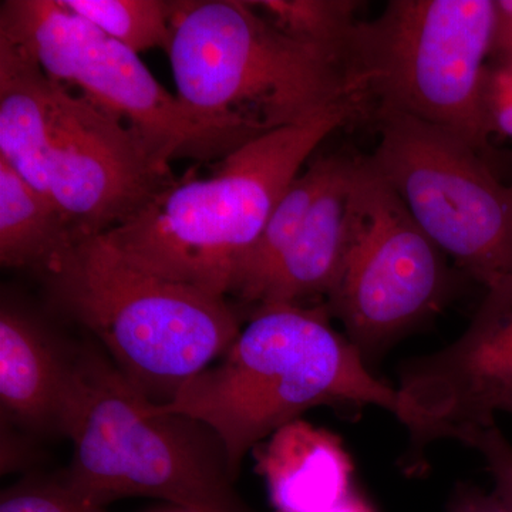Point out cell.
Masks as SVG:
<instances>
[{
  "label": "cell",
  "instance_id": "1",
  "mask_svg": "<svg viewBox=\"0 0 512 512\" xmlns=\"http://www.w3.org/2000/svg\"><path fill=\"white\" fill-rule=\"evenodd\" d=\"M0 157L80 238L119 227L175 181L127 123L2 37Z\"/></svg>",
  "mask_w": 512,
  "mask_h": 512
},
{
  "label": "cell",
  "instance_id": "28",
  "mask_svg": "<svg viewBox=\"0 0 512 512\" xmlns=\"http://www.w3.org/2000/svg\"><path fill=\"white\" fill-rule=\"evenodd\" d=\"M511 187H512V185H511Z\"/></svg>",
  "mask_w": 512,
  "mask_h": 512
},
{
  "label": "cell",
  "instance_id": "11",
  "mask_svg": "<svg viewBox=\"0 0 512 512\" xmlns=\"http://www.w3.org/2000/svg\"><path fill=\"white\" fill-rule=\"evenodd\" d=\"M397 419L409 433L404 468L419 473L433 441L461 440L495 423V404L512 394V276L487 289L463 335L400 370Z\"/></svg>",
  "mask_w": 512,
  "mask_h": 512
},
{
  "label": "cell",
  "instance_id": "9",
  "mask_svg": "<svg viewBox=\"0 0 512 512\" xmlns=\"http://www.w3.org/2000/svg\"><path fill=\"white\" fill-rule=\"evenodd\" d=\"M0 37L26 50L50 79L127 123L161 163L221 160L245 144L195 117L137 53L60 0H3Z\"/></svg>",
  "mask_w": 512,
  "mask_h": 512
},
{
  "label": "cell",
  "instance_id": "10",
  "mask_svg": "<svg viewBox=\"0 0 512 512\" xmlns=\"http://www.w3.org/2000/svg\"><path fill=\"white\" fill-rule=\"evenodd\" d=\"M356 184L355 247L325 306L369 365L440 311L456 288V275L369 156L357 154Z\"/></svg>",
  "mask_w": 512,
  "mask_h": 512
},
{
  "label": "cell",
  "instance_id": "6",
  "mask_svg": "<svg viewBox=\"0 0 512 512\" xmlns=\"http://www.w3.org/2000/svg\"><path fill=\"white\" fill-rule=\"evenodd\" d=\"M62 434L73 446L64 480L93 503L150 497L187 512H255L220 437L144 399L96 343L77 346Z\"/></svg>",
  "mask_w": 512,
  "mask_h": 512
},
{
  "label": "cell",
  "instance_id": "18",
  "mask_svg": "<svg viewBox=\"0 0 512 512\" xmlns=\"http://www.w3.org/2000/svg\"><path fill=\"white\" fill-rule=\"evenodd\" d=\"M286 36L342 53L362 3L355 0H248Z\"/></svg>",
  "mask_w": 512,
  "mask_h": 512
},
{
  "label": "cell",
  "instance_id": "3",
  "mask_svg": "<svg viewBox=\"0 0 512 512\" xmlns=\"http://www.w3.org/2000/svg\"><path fill=\"white\" fill-rule=\"evenodd\" d=\"M356 120L352 110H332L255 137L208 177L175 178L103 237L140 268L228 299L239 266L316 148Z\"/></svg>",
  "mask_w": 512,
  "mask_h": 512
},
{
  "label": "cell",
  "instance_id": "19",
  "mask_svg": "<svg viewBox=\"0 0 512 512\" xmlns=\"http://www.w3.org/2000/svg\"><path fill=\"white\" fill-rule=\"evenodd\" d=\"M0 512H107L59 476H30L3 491Z\"/></svg>",
  "mask_w": 512,
  "mask_h": 512
},
{
  "label": "cell",
  "instance_id": "13",
  "mask_svg": "<svg viewBox=\"0 0 512 512\" xmlns=\"http://www.w3.org/2000/svg\"><path fill=\"white\" fill-rule=\"evenodd\" d=\"M77 348L64 345L28 309L2 299L0 404L3 420L35 434H62Z\"/></svg>",
  "mask_w": 512,
  "mask_h": 512
},
{
  "label": "cell",
  "instance_id": "23",
  "mask_svg": "<svg viewBox=\"0 0 512 512\" xmlns=\"http://www.w3.org/2000/svg\"><path fill=\"white\" fill-rule=\"evenodd\" d=\"M505 57H512V0H497V25L490 59Z\"/></svg>",
  "mask_w": 512,
  "mask_h": 512
},
{
  "label": "cell",
  "instance_id": "26",
  "mask_svg": "<svg viewBox=\"0 0 512 512\" xmlns=\"http://www.w3.org/2000/svg\"><path fill=\"white\" fill-rule=\"evenodd\" d=\"M507 59H512V57H507Z\"/></svg>",
  "mask_w": 512,
  "mask_h": 512
},
{
  "label": "cell",
  "instance_id": "5",
  "mask_svg": "<svg viewBox=\"0 0 512 512\" xmlns=\"http://www.w3.org/2000/svg\"><path fill=\"white\" fill-rule=\"evenodd\" d=\"M167 56L177 97L204 123L248 143L349 109L342 53L286 36L245 0H170Z\"/></svg>",
  "mask_w": 512,
  "mask_h": 512
},
{
  "label": "cell",
  "instance_id": "21",
  "mask_svg": "<svg viewBox=\"0 0 512 512\" xmlns=\"http://www.w3.org/2000/svg\"><path fill=\"white\" fill-rule=\"evenodd\" d=\"M483 104L491 133L512 138V59L488 60Z\"/></svg>",
  "mask_w": 512,
  "mask_h": 512
},
{
  "label": "cell",
  "instance_id": "16",
  "mask_svg": "<svg viewBox=\"0 0 512 512\" xmlns=\"http://www.w3.org/2000/svg\"><path fill=\"white\" fill-rule=\"evenodd\" d=\"M342 158V153H335L316 157L306 164L276 205L258 241L239 266L229 296H235L244 302L248 293L275 264L276 259L284 254L308 217L313 204L338 171Z\"/></svg>",
  "mask_w": 512,
  "mask_h": 512
},
{
  "label": "cell",
  "instance_id": "22",
  "mask_svg": "<svg viewBox=\"0 0 512 512\" xmlns=\"http://www.w3.org/2000/svg\"><path fill=\"white\" fill-rule=\"evenodd\" d=\"M448 512H507L494 491L484 493L476 487L458 488Z\"/></svg>",
  "mask_w": 512,
  "mask_h": 512
},
{
  "label": "cell",
  "instance_id": "7",
  "mask_svg": "<svg viewBox=\"0 0 512 512\" xmlns=\"http://www.w3.org/2000/svg\"><path fill=\"white\" fill-rule=\"evenodd\" d=\"M495 25L497 0H390L376 19L357 20L343 66L359 119L404 114L490 161L483 82Z\"/></svg>",
  "mask_w": 512,
  "mask_h": 512
},
{
  "label": "cell",
  "instance_id": "2",
  "mask_svg": "<svg viewBox=\"0 0 512 512\" xmlns=\"http://www.w3.org/2000/svg\"><path fill=\"white\" fill-rule=\"evenodd\" d=\"M326 306H256L220 362L158 406L210 427L238 476L256 444L320 406H376L397 416V390L377 379Z\"/></svg>",
  "mask_w": 512,
  "mask_h": 512
},
{
  "label": "cell",
  "instance_id": "27",
  "mask_svg": "<svg viewBox=\"0 0 512 512\" xmlns=\"http://www.w3.org/2000/svg\"><path fill=\"white\" fill-rule=\"evenodd\" d=\"M181 512H187V511H181Z\"/></svg>",
  "mask_w": 512,
  "mask_h": 512
},
{
  "label": "cell",
  "instance_id": "8",
  "mask_svg": "<svg viewBox=\"0 0 512 512\" xmlns=\"http://www.w3.org/2000/svg\"><path fill=\"white\" fill-rule=\"evenodd\" d=\"M373 123L369 160L414 221L464 274L493 288L512 276V187L463 138L404 114Z\"/></svg>",
  "mask_w": 512,
  "mask_h": 512
},
{
  "label": "cell",
  "instance_id": "4",
  "mask_svg": "<svg viewBox=\"0 0 512 512\" xmlns=\"http://www.w3.org/2000/svg\"><path fill=\"white\" fill-rule=\"evenodd\" d=\"M37 274L53 306L154 406L173 402L242 329L228 299L140 268L103 235L74 239Z\"/></svg>",
  "mask_w": 512,
  "mask_h": 512
},
{
  "label": "cell",
  "instance_id": "14",
  "mask_svg": "<svg viewBox=\"0 0 512 512\" xmlns=\"http://www.w3.org/2000/svg\"><path fill=\"white\" fill-rule=\"evenodd\" d=\"M276 512H318L352 493L353 464L338 436L302 419L275 431L256 453Z\"/></svg>",
  "mask_w": 512,
  "mask_h": 512
},
{
  "label": "cell",
  "instance_id": "12",
  "mask_svg": "<svg viewBox=\"0 0 512 512\" xmlns=\"http://www.w3.org/2000/svg\"><path fill=\"white\" fill-rule=\"evenodd\" d=\"M356 158L343 154L328 187L309 211L284 254L245 298L251 305H303L332 295L355 247L357 232Z\"/></svg>",
  "mask_w": 512,
  "mask_h": 512
},
{
  "label": "cell",
  "instance_id": "24",
  "mask_svg": "<svg viewBox=\"0 0 512 512\" xmlns=\"http://www.w3.org/2000/svg\"><path fill=\"white\" fill-rule=\"evenodd\" d=\"M318 512H375V510H373L372 505L367 503L362 495L352 491L343 500H340L339 503Z\"/></svg>",
  "mask_w": 512,
  "mask_h": 512
},
{
  "label": "cell",
  "instance_id": "20",
  "mask_svg": "<svg viewBox=\"0 0 512 512\" xmlns=\"http://www.w3.org/2000/svg\"><path fill=\"white\" fill-rule=\"evenodd\" d=\"M461 443L476 448L484 457L494 480V494L505 511L512 512V444L501 433L497 424L478 427L461 437Z\"/></svg>",
  "mask_w": 512,
  "mask_h": 512
},
{
  "label": "cell",
  "instance_id": "15",
  "mask_svg": "<svg viewBox=\"0 0 512 512\" xmlns=\"http://www.w3.org/2000/svg\"><path fill=\"white\" fill-rule=\"evenodd\" d=\"M45 195L0 157V264L39 272L77 239Z\"/></svg>",
  "mask_w": 512,
  "mask_h": 512
},
{
  "label": "cell",
  "instance_id": "17",
  "mask_svg": "<svg viewBox=\"0 0 512 512\" xmlns=\"http://www.w3.org/2000/svg\"><path fill=\"white\" fill-rule=\"evenodd\" d=\"M63 6L92 23L134 53L171 45L170 0H60Z\"/></svg>",
  "mask_w": 512,
  "mask_h": 512
},
{
  "label": "cell",
  "instance_id": "25",
  "mask_svg": "<svg viewBox=\"0 0 512 512\" xmlns=\"http://www.w3.org/2000/svg\"><path fill=\"white\" fill-rule=\"evenodd\" d=\"M497 412L512 414V394H510V396L503 397L501 400H498L497 404H495V413Z\"/></svg>",
  "mask_w": 512,
  "mask_h": 512
}]
</instances>
